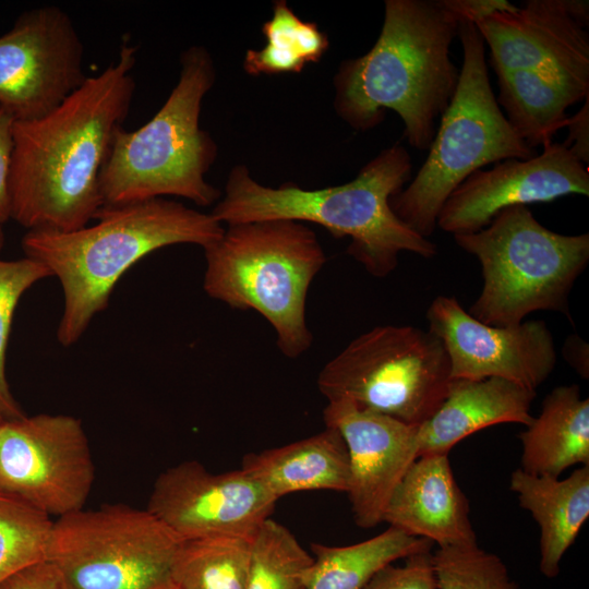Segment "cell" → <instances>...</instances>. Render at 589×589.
<instances>
[{"label": "cell", "instance_id": "obj_1", "mask_svg": "<svg viewBox=\"0 0 589 589\" xmlns=\"http://www.w3.org/2000/svg\"><path fill=\"white\" fill-rule=\"evenodd\" d=\"M136 51L123 45L50 112L14 121L11 219L27 231H73L101 208L100 173L133 100Z\"/></svg>", "mask_w": 589, "mask_h": 589}, {"label": "cell", "instance_id": "obj_2", "mask_svg": "<svg viewBox=\"0 0 589 589\" xmlns=\"http://www.w3.org/2000/svg\"><path fill=\"white\" fill-rule=\"evenodd\" d=\"M461 22L452 0H386L375 44L334 76L338 117L363 132L394 110L410 146L429 149L458 84L449 47Z\"/></svg>", "mask_w": 589, "mask_h": 589}, {"label": "cell", "instance_id": "obj_3", "mask_svg": "<svg viewBox=\"0 0 589 589\" xmlns=\"http://www.w3.org/2000/svg\"><path fill=\"white\" fill-rule=\"evenodd\" d=\"M411 171V157L400 144L380 152L350 182L323 189L308 190L294 183L266 187L244 165H237L211 215L227 226L271 219L320 225L335 238L349 237L347 253L372 276L384 278L397 267L401 252L424 259L437 252L433 242L402 223L389 205Z\"/></svg>", "mask_w": 589, "mask_h": 589}, {"label": "cell", "instance_id": "obj_4", "mask_svg": "<svg viewBox=\"0 0 589 589\" xmlns=\"http://www.w3.org/2000/svg\"><path fill=\"white\" fill-rule=\"evenodd\" d=\"M93 220L67 232L28 230L21 242L25 256L41 263L61 285L57 339L63 347L82 337L108 306L119 279L140 260L173 244L205 249L225 231L211 214L165 197L104 206Z\"/></svg>", "mask_w": 589, "mask_h": 589}, {"label": "cell", "instance_id": "obj_5", "mask_svg": "<svg viewBox=\"0 0 589 589\" xmlns=\"http://www.w3.org/2000/svg\"><path fill=\"white\" fill-rule=\"evenodd\" d=\"M215 80L207 48L182 51L178 82L159 110L134 131H117L100 173L101 207L165 196L203 207L220 200L221 192L205 179L217 144L200 125L202 101Z\"/></svg>", "mask_w": 589, "mask_h": 589}, {"label": "cell", "instance_id": "obj_6", "mask_svg": "<svg viewBox=\"0 0 589 589\" xmlns=\"http://www.w3.org/2000/svg\"><path fill=\"white\" fill-rule=\"evenodd\" d=\"M204 252L207 296L261 314L285 357L298 358L311 347L306 297L326 255L306 224L271 219L230 225Z\"/></svg>", "mask_w": 589, "mask_h": 589}, {"label": "cell", "instance_id": "obj_7", "mask_svg": "<svg viewBox=\"0 0 589 589\" xmlns=\"http://www.w3.org/2000/svg\"><path fill=\"white\" fill-rule=\"evenodd\" d=\"M462 68L449 105L423 165L407 188L389 200L394 214L420 236L430 237L450 193L472 172L508 158L538 154L514 132L493 93L484 40L473 22L458 28Z\"/></svg>", "mask_w": 589, "mask_h": 589}, {"label": "cell", "instance_id": "obj_8", "mask_svg": "<svg viewBox=\"0 0 589 589\" xmlns=\"http://www.w3.org/2000/svg\"><path fill=\"white\" fill-rule=\"evenodd\" d=\"M455 242L481 265L482 290L469 314L492 326H515L537 311L564 314L573 324L569 293L589 262V233L562 235L541 225L525 205L503 209Z\"/></svg>", "mask_w": 589, "mask_h": 589}, {"label": "cell", "instance_id": "obj_9", "mask_svg": "<svg viewBox=\"0 0 589 589\" xmlns=\"http://www.w3.org/2000/svg\"><path fill=\"white\" fill-rule=\"evenodd\" d=\"M182 543L147 509L107 504L53 520L46 562L61 589H175Z\"/></svg>", "mask_w": 589, "mask_h": 589}, {"label": "cell", "instance_id": "obj_10", "mask_svg": "<svg viewBox=\"0 0 589 589\" xmlns=\"http://www.w3.org/2000/svg\"><path fill=\"white\" fill-rule=\"evenodd\" d=\"M442 340L429 329L383 325L359 335L329 360L317 376L328 401L359 408L412 425L442 405L450 382Z\"/></svg>", "mask_w": 589, "mask_h": 589}, {"label": "cell", "instance_id": "obj_11", "mask_svg": "<svg viewBox=\"0 0 589 589\" xmlns=\"http://www.w3.org/2000/svg\"><path fill=\"white\" fill-rule=\"evenodd\" d=\"M95 480L79 418L38 413L0 420V491L49 517L84 508Z\"/></svg>", "mask_w": 589, "mask_h": 589}, {"label": "cell", "instance_id": "obj_12", "mask_svg": "<svg viewBox=\"0 0 589 589\" xmlns=\"http://www.w3.org/2000/svg\"><path fill=\"white\" fill-rule=\"evenodd\" d=\"M86 77L82 39L58 5L23 12L0 36V107L15 121L47 115Z\"/></svg>", "mask_w": 589, "mask_h": 589}, {"label": "cell", "instance_id": "obj_13", "mask_svg": "<svg viewBox=\"0 0 589 589\" xmlns=\"http://www.w3.org/2000/svg\"><path fill=\"white\" fill-rule=\"evenodd\" d=\"M277 501L241 468L215 474L197 460H187L156 478L146 509L183 541H251Z\"/></svg>", "mask_w": 589, "mask_h": 589}, {"label": "cell", "instance_id": "obj_14", "mask_svg": "<svg viewBox=\"0 0 589 589\" xmlns=\"http://www.w3.org/2000/svg\"><path fill=\"white\" fill-rule=\"evenodd\" d=\"M589 2L528 0L474 25L495 72L529 70L589 92Z\"/></svg>", "mask_w": 589, "mask_h": 589}, {"label": "cell", "instance_id": "obj_15", "mask_svg": "<svg viewBox=\"0 0 589 589\" xmlns=\"http://www.w3.org/2000/svg\"><path fill=\"white\" fill-rule=\"evenodd\" d=\"M425 315L429 330L445 347L452 378L498 377L536 390L554 370V339L543 321L488 325L447 296L436 297Z\"/></svg>", "mask_w": 589, "mask_h": 589}, {"label": "cell", "instance_id": "obj_16", "mask_svg": "<svg viewBox=\"0 0 589 589\" xmlns=\"http://www.w3.org/2000/svg\"><path fill=\"white\" fill-rule=\"evenodd\" d=\"M589 195V171L563 143H550L528 159L508 158L476 170L443 204L436 220L443 231L472 233L505 208Z\"/></svg>", "mask_w": 589, "mask_h": 589}, {"label": "cell", "instance_id": "obj_17", "mask_svg": "<svg viewBox=\"0 0 589 589\" xmlns=\"http://www.w3.org/2000/svg\"><path fill=\"white\" fill-rule=\"evenodd\" d=\"M325 426L342 436L349 455L348 498L354 522L373 528L395 488L419 457V425L359 408L348 400L328 401Z\"/></svg>", "mask_w": 589, "mask_h": 589}, {"label": "cell", "instance_id": "obj_18", "mask_svg": "<svg viewBox=\"0 0 589 589\" xmlns=\"http://www.w3.org/2000/svg\"><path fill=\"white\" fill-rule=\"evenodd\" d=\"M469 502L459 488L448 455H423L408 468L392 493L383 521L407 534L444 546L477 544Z\"/></svg>", "mask_w": 589, "mask_h": 589}, {"label": "cell", "instance_id": "obj_19", "mask_svg": "<svg viewBox=\"0 0 589 589\" xmlns=\"http://www.w3.org/2000/svg\"><path fill=\"white\" fill-rule=\"evenodd\" d=\"M536 396L504 378H452L442 405L419 425V457L448 455L461 440L495 424L529 425Z\"/></svg>", "mask_w": 589, "mask_h": 589}, {"label": "cell", "instance_id": "obj_20", "mask_svg": "<svg viewBox=\"0 0 589 589\" xmlns=\"http://www.w3.org/2000/svg\"><path fill=\"white\" fill-rule=\"evenodd\" d=\"M510 490L539 526L540 572L555 578L564 554L589 517V465L565 479L534 476L519 468L510 476Z\"/></svg>", "mask_w": 589, "mask_h": 589}, {"label": "cell", "instance_id": "obj_21", "mask_svg": "<svg viewBox=\"0 0 589 589\" xmlns=\"http://www.w3.org/2000/svg\"><path fill=\"white\" fill-rule=\"evenodd\" d=\"M241 469L275 498L311 490L347 492L349 455L340 433L325 426L306 438L243 456Z\"/></svg>", "mask_w": 589, "mask_h": 589}, {"label": "cell", "instance_id": "obj_22", "mask_svg": "<svg viewBox=\"0 0 589 589\" xmlns=\"http://www.w3.org/2000/svg\"><path fill=\"white\" fill-rule=\"evenodd\" d=\"M519 438L520 469L528 473L558 478L572 466L589 465V399L578 385L555 387Z\"/></svg>", "mask_w": 589, "mask_h": 589}, {"label": "cell", "instance_id": "obj_23", "mask_svg": "<svg viewBox=\"0 0 589 589\" xmlns=\"http://www.w3.org/2000/svg\"><path fill=\"white\" fill-rule=\"evenodd\" d=\"M496 76L497 105L514 132L536 151L552 143L554 134L566 127L567 108L589 96V92L536 71L515 70Z\"/></svg>", "mask_w": 589, "mask_h": 589}, {"label": "cell", "instance_id": "obj_24", "mask_svg": "<svg viewBox=\"0 0 589 589\" xmlns=\"http://www.w3.org/2000/svg\"><path fill=\"white\" fill-rule=\"evenodd\" d=\"M434 543L389 526L382 533L350 545L312 543L313 564L306 589H362L384 566L412 554L430 552Z\"/></svg>", "mask_w": 589, "mask_h": 589}, {"label": "cell", "instance_id": "obj_25", "mask_svg": "<svg viewBox=\"0 0 589 589\" xmlns=\"http://www.w3.org/2000/svg\"><path fill=\"white\" fill-rule=\"evenodd\" d=\"M266 45L249 49L243 70L251 76L300 73L318 62L329 48L326 33L317 24L301 20L285 0L273 4V16L262 26Z\"/></svg>", "mask_w": 589, "mask_h": 589}, {"label": "cell", "instance_id": "obj_26", "mask_svg": "<svg viewBox=\"0 0 589 589\" xmlns=\"http://www.w3.org/2000/svg\"><path fill=\"white\" fill-rule=\"evenodd\" d=\"M251 541L217 537L183 541L175 589H247Z\"/></svg>", "mask_w": 589, "mask_h": 589}, {"label": "cell", "instance_id": "obj_27", "mask_svg": "<svg viewBox=\"0 0 589 589\" xmlns=\"http://www.w3.org/2000/svg\"><path fill=\"white\" fill-rule=\"evenodd\" d=\"M312 564L294 534L268 518L251 540L247 589H306Z\"/></svg>", "mask_w": 589, "mask_h": 589}, {"label": "cell", "instance_id": "obj_28", "mask_svg": "<svg viewBox=\"0 0 589 589\" xmlns=\"http://www.w3.org/2000/svg\"><path fill=\"white\" fill-rule=\"evenodd\" d=\"M52 525L48 515L0 491V586L46 561Z\"/></svg>", "mask_w": 589, "mask_h": 589}, {"label": "cell", "instance_id": "obj_29", "mask_svg": "<svg viewBox=\"0 0 589 589\" xmlns=\"http://www.w3.org/2000/svg\"><path fill=\"white\" fill-rule=\"evenodd\" d=\"M433 563L437 589H519L501 557L478 543L438 548Z\"/></svg>", "mask_w": 589, "mask_h": 589}, {"label": "cell", "instance_id": "obj_30", "mask_svg": "<svg viewBox=\"0 0 589 589\" xmlns=\"http://www.w3.org/2000/svg\"><path fill=\"white\" fill-rule=\"evenodd\" d=\"M51 274L41 263L22 257L0 259V419L11 420L25 416L14 398L5 372V357L17 303L22 296L37 281Z\"/></svg>", "mask_w": 589, "mask_h": 589}, {"label": "cell", "instance_id": "obj_31", "mask_svg": "<svg viewBox=\"0 0 589 589\" xmlns=\"http://www.w3.org/2000/svg\"><path fill=\"white\" fill-rule=\"evenodd\" d=\"M362 589H437L433 554L431 551L412 554L402 566L388 564Z\"/></svg>", "mask_w": 589, "mask_h": 589}, {"label": "cell", "instance_id": "obj_32", "mask_svg": "<svg viewBox=\"0 0 589 589\" xmlns=\"http://www.w3.org/2000/svg\"><path fill=\"white\" fill-rule=\"evenodd\" d=\"M14 118L0 107V225L11 219L10 175L13 155Z\"/></svg>", "mask_w": 589, "mask_h": 589}, {"label": "cell", "instance_id": "obj_33", "mask_svg": "<svg viewBox=\"0 0 589 589\" xmlns=\"http://www.w3.org/2000/svg\"><path fill=\"white\" fill-rule=\"evenodd\" d=\"M0 589H61V586L51 565L44 561L11 576Z\"/></svg>", "mask_w": 589, "mask_h": 589}, {"label": "cell", "instance_id": "obj_34", "mask_svg": "<svg viewBox=\"0 0 589 589\" xmlns=\"http://www.w3.org/2000/svg\"><path fill=\"white\" fill-rule=\"evenodd\" d=\"M568 136L563 143L570 153L584 165L589 163V96L585 105L566 124Z\"/></svg>", "mask_w": 589, "mask_h": 589}, {"label": "cell", "instance_id": "obj_35", "mask_svg": "<svg viewBox=\"0 0 589 589\" xmlns=\"http://www.w3.org/2000/svg\"><path fill=\"white\" fill-rule=\"evenodd\" d=\"M565 361L582 377L589 376V346L578 335L565 339L562 349Z\"/></svg>", "mask_w": 589, "mask_h": 589}, {"label": "cell", "instance_id": "obj_36", "mask_svg": "<svg viewBox=\"0 0 589 589\" xmlns=\"http://www.w3.org/2000/svg\"><path fill=\"white\" fill-rule=\"evenodd\" d=\"M4 244V231H3V226L0 225V250L2 249Z\"/></svg>", "mask_w": 589, "mask_h": 589}, {"label": "cell", "instance_id": "obj_37", "mask_svg": "<svg viewBox=\"0 0 589 589\" xmlns=\"http://www.w3.org/2000/svg\"><path fill=\"white\" fill-rule=\"evenodd\" d=\"M1 420V419H0Z\"/></svg>", "mask_w": 589, "mask_h": 589}]
</instances>
